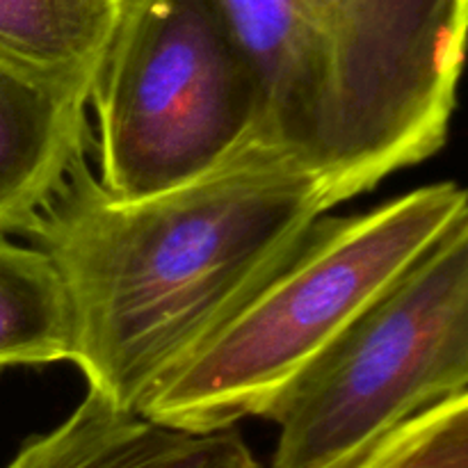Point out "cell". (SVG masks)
Returning a JSON list of instances; mask_svg holds the SVG:
<instances>
[{"label": "cell", "instance_id": "52a82bcc", "mask_svg": "<svg viewBox=\"0 0 468 468\" xmlns=\"http://www.w3.org/2000/svg\"><path fill=\"white\" fill-rule=\"evenodd\" d=\"M5 468H261L236 428L187 432L87 391L67 420L26 441Z\"/></svg>", "mask_w": 468, "mask_h": 468}, {"label": "cell", "instance_id": "5b68a950", "mask_svg": "<svg viewBox=\"0 0 468 468\" xmlns=\"http://www.w3.org/2000/svg\"><path fill=\"white\" fill-rule=\"evenodd\" d=\"M468 218L282 396L272 468H352L437 402L468 393Z\"/></svg>", "mask_w": 468, "mask_h": 468}, {"label": "cell", "instance_id": "3957f363", "mask_svg": "<svg viewBox=\"0 0 468 468\" xmlns=\"http://www.w3.org/2000/svg\"><path fill=\"white\" fill-rule=\"evenodd\" d=\"M466 218V192L452 181L416 187L352 218L323 215L286 265L172 370L137 414L187 432L268 419L297 378Z\"/></svg>", "mask_w": 468, "mask_h": 468}, {"label": "cell", "instance_id": "277c9868", "mask_svg": "<svg viewBox=\"0 0 468 468\" xmlns=\"http://www.w3.org/2000/svg\"><path fill=\"white\" fill-rule=\"evenodd\" d=\"M101 187L137 201L261 144L263 96L222 0H128L90 96Z\"/></svg>", "mask_w": 468, "mask_h": 468}, {"label": "cell", "instance_id": "7a4b0ae2", "mask_svg": "<svg viewBox=\"0 0 468 468\" xmlns=\"http://www.w3.org/2000/svg\"><path fill=\"white\" fill-rule=\"evenodd\" d=\"M263 96L261 144L323 183L329 206L448 140L468 0H222Z\"/></svg>", "mask_w": 468, "mask_h": 468}, {"label": "cell", "instance_id": "ba28073f", "mask_svg": "<svg viewBox=\"0 0 468 468\" xmlns=\"http://www.w3.org/2000/svg\"><path fill=\"white\" fill-rule=\"evenodd\" d=\"M128 0H0V62L90 101Z\"/></svg>", "mask_w": 468, "mask_h": 468}, {"label": "cell", "instance_id": "8992f818", "mask_svg": "<svg viewBox=\"0 0 468 468\" xmlns=\"http://www.w3.org/2000/svg\"><path fill=\"white\" fill-rule=\"evenodd\" d=\"M90 101L0 62V233H27L91 146Z\"/></svg>", "mask_w": 468, "mask_h": 468}, {"label": "cell", "instance_id": "9c48e42d", "mask_svg": "<svg viewBox=\"0 0 468 468\" xmlns=\"http://www.w3.org/2000/svg\"><path fill=\"white\" fill-rule=\"evenodd\" d=\"M71 361V311L53 261L0 238V368Z\"/></svg>", "mask_w": 468, "mask_h": 468}, {"label": "cell", "instance_id": "30bf717a", "mask_svg": "<svg viewBox=\"0 0 468 468\" xmlns=\"http://www.w3.org/2000/svg\"><path fill=\"white\" fill-rule=\"evenodd\" d=\"M352 468H468V393L420 411Z\"/></svg>", "mask_w": 468, "mask_h": 468}, {"label": "cell", "instance_id": "6da1fadb", "mask_svg": "<svg viewBox=\"0 0 468 468\" xmlns=\"http://www.w3.org/2000/svg\"><path fill=\"white\" fill-rule=\"evenodd\" d=\"M87 154L30 238L67 291L71 364L87 391L137 411L286 265L332 206L314 174L265 144L137 201L108 195Z\"/></svg>", "mask_w": 468, "mask_h": 468}]
</instances>
